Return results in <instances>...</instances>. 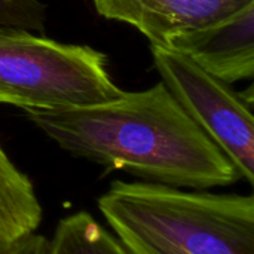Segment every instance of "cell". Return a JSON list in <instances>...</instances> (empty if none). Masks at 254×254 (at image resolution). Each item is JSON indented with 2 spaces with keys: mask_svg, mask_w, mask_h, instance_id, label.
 Here are the masks:
<instances>
[{
  "mask_svg": "<svg viewBox=\"0 0 254 254\" xmlns=\"http://www.w3.org/2000/svg\"><path fill=\"white\" fill-rule=\"evenodd\" d=\"M25 115L73 156L149 183L207 190L241 180L162 82L100 104Z\"/></svg>",
  "mask_w": 254,
  "mask_h": 254,
  "instance_id": "cell-1",
  "label": "cell"
},
{
  "mask_svg": "<svg viewBox=\"0 0 254 254\" xmlns=\"http://www.w3.org/2000/svg\"><path fill=\"white\" fill-rule=\"evenodd\" d=\"M98 210L128 254H254V198L115 180Z\"/></svg>",
  "mask_w": 254,
  "mask_h": 254,
  "instance_id": "cell-2",
  "label": "cell"
},
{
  "mask_svg": "<svg viewBox=\"0 0 254 254\" xmlns=\"http://www.w3.org/2000/svg\"><path fill=\"white\" fill-rule=\"evenodd\" d=\"M122 94L109 76L103 52L30 31L0 30V103L24 110H63Z\"/></svg>",
  "mask_w": 254,
  "mask_h": 254,
  "instance_id": "cell-3",
  "label": "cell"
},
{
  "mask_svg": "<svg viewBox=\"0 0 254 254\" xmlns=\"http://www.w3.org/2000/svg\"><path fill=\"white\" fill-rule=\"evenodd\" d=\"M150 51L170 94L235 165L241 179L253 185V97L235 92L229 83L171 48L150 45Z\"/></svg>",
  "mask_w": 254,
  "mask_h": 254,
  "instance_id": "cell-4",
  "label": "cell"
},
{
  "mask_svg": "<svg viewBox=\"0 0 254 254\" xmlns=\"http://www.w3.org/2000/svg\"><path fill=\"white\" fill-rule=\"evenodd\" d=\"M98 15L128 24L150 45L168 46L177 36L219 22L254 0H92Z\"/></svg>",
  "mask_w": 254,
  "mask_h": 254,
  "instance_id": "cell-5",
  "label": "cell"
},
{
  "mask_svg": "<svg viewBox=\"0 0 254 254\" xmlns=\"http://www.w3.org/2000/svg\"><path fill=\"white\" fill-rule=\"evenodd\" d=\"M232 85L254 74V3L211 25L177 36L167 46Z\"/></svg>",
  "mask_w": 254,
  "mask_h": 254,
  "instance_id": "cell-6",
  "label": "cell"
},
{
  "mask_svg": "<svg viewBox=\"0 0 254 254\" xmlns=\"http://www.w3.org/2000/svg\"><path fill=\"white\" fill-rule=\"evenodd\" d=\"M42 219V205L30 179L0 146V254L34 234Z\"/></svg>",
  "mask_w": 254,
  "mask_h": 254,
  "instance_id": "cell-7",
  "label": "cell"
},
{
  "mask_svg": "<svg viewBox=\"0 0 254 254\" xmlns=\"http://www.w3.org/2000/svg\"><path fill=\"white\" fill-rule=\"evenodd\" d=\"M49 254H128L121 243L88 211L61 219L49 240Z\"/></svg>",
  "mask_w": 254,
  "mask_h": 254,
  "instance_id": "cell-8",
  "label": "cell"
},
{
  "mask_svg": "<svg viewBox=\"0 0 254 254\" xmlns=\"http://www.w3.org/2000/svg\"><path fill=\"white\" fill-rule=\"evenodd\" d=\"M46 7L40 0H0V30L43 33Z\"/></svg>",
  "mask_w": 254,
  "mask_h": 254,
  "instance_id": "cell-9",
  "label": "cell"
},
{
  "mask_svg": "<svg viewBox=\"0 0 254 254\" xmlns=\"http://www.w3.org/2000/svg\"><path fill=\"white\" fill-rule=\"evenodd\" d=\"M6 254H49V240L34 232L18 243Z\"/></svg>",
  "mask_w": 254,
  "mask_h": 254,
  "instance_id": "cell-10",
  "label": "cell"
}]
</instances>
